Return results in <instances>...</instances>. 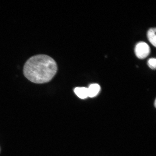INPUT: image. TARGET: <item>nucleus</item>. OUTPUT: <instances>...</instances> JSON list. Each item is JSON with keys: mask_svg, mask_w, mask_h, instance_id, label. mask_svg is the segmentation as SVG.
I'll list each match as a JSON object with an SVG mask.
<instances>
[{"mask_svg": "<svg viewBox=\"0 0 156 156\" xmlns=\"http://www.w3.org/2000/svg\"><path fill=\"white\" fill-rule=\"evenodd\" d=\"M74 92L80 98L84 99L88 96L87 88L85 87H77L74 89Z\"/></svg>", "mask_w": 156, "mask_h": 156, "instance_id": "nucleus-4", "label": "nucleus"}, {"mask_svg": "<svg viewBox=\"0 0 156 156\" xmlns=\"http://www.w3.org/2000/svg\"><path fill=\"white\" fill-rule=\"evenodd\" d=\"M134 51L136 57L143 59L149 55L151 49L149 45L145 42H141L136 44Z\"/></svg>", "mask_w": 156, "mask_h": 156, "instance_id": "nucleus-2", "label": "nucleus"}, {"mask_svg": "<svg viewBox=\"0 0 156 156\" xmlns=\"http://www.w3.org/2000/svg\"><path fill=\"white\" fill-rule=\"evenodd\" d=\"M148 65L152 69H156V60L155 58H150L148 61Z\"/></svg>", "mask_w": 156, "mask_h": 156, "instance_id": "nucleus-6", "label": "nucleus"}, {"mask_svg": "<svg viewBox=\"0 0 156 156\" xmlns=\"http://www.w3.org/2000/svg\"><path fill=\"white\" fill-rule=\"evenodd\" d=\"M57 71L55 60L45 55L32 56L27 60L23 68L25 76L36 83L48 82L53 79Z\"/></svg>", "mask_w": 156, "mask_h": 156, "instance_id": "nucleus-1", "label": "nucleus"}, {"mask_svg": "<svg viewBox=\"0 0 156 156\" xmlns=\"http://www.w3.org/2000/svg\"><path fill=\"white\" fill-rule=\"evenodd\" d=\"M147 36L149 42L151 43L153 46L156 47V28H152L148 30L147 33Z\"/></svg>", "mask_w": 156, "mask_h": 156, "instance_id": "nucleus-5", "label": "nucleus"}, {"mask_svg": "<svg viewBox=\"0 0 156 156\" xmlns=\"http://www.w3.org/2000/svg\"><path fill=\"white\" fill-rule=\"evenodd\" d=\"M100 90V87L97 83L92 84L87 88L88 96L94 97L98 93Z\"/></svg>", "mask_w": 156, "mask_h": 156, "instance_id": "nucleus-3", "label": "nucleus"}, {"mask_svg": "<svg viewBox=\"0 0 156 156\" xmlns=\"http://www.w3.org/2000/svg\"><path fill=\"white\" fill-rule=\"evenodd\" d=\"M155 106L156 107V101H155Z\"/></svg>", "mask_w": 156, "mask_h": 156, "instance_id": "nucleus-7", "label": "nucleus"}]
</instances>
